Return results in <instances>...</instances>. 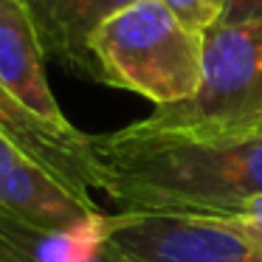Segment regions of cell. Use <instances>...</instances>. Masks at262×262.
Returning <instances> with one entry per match:
<instances>
[{"mask_svg": "<svg viewBox=\"0 0 262 262\" xmlns=\"http://www.w3.org/2000/svg\"><path fill=\"white\" fill-rule=\"evenodd\" d=\"M102 192L127 211L226 220L262 198V136L237 144H192L133 124L91 136Z\"/></svg>", "mask_w": 262, "mask_h": 262, "instance_id": "obj_1", "label": "cell"}, {"mask_svg": "<svg viewBox=\"0 0 262 262\" xmlns=\"http://www.w3.org/2000/svg\"><path fill=\"white\" fill-rule=\"evenodd\" d=\"M133 127L192 144L262 136V17L220 23L203 34V74L189 99L155 107Z\"/></svg>", "mask_w": 262, "mask_h": 262, "instance_id": "obj_2", "label": "cell"}, {"mask_svg": "<svg viewBox=\"0 0 262 262\" xmlns=\"http://www.w3.org/2000/svg\"><path fill=\"white\" fill-rule=\"evenodd\" d=\"M99 82L138 93L155 107L189 99L203 74V34L161 0H138L93 37Z\"/></svg>", "mask_w": 262, "mask_h": 262, "instance_id": "obj_3", "label": "cell"}, {"mask_svg": "<svg viewBox=\"0 0 262 262\" xmlns=\"http://www.w3.org/2000/svg\"><path fill=\"white\" fill-rule=\"evenodd\" d=\"M107 243L124 262H262L259 245L237 228L169 211H116Z\"/></svg>", "mask_w": 262, "mask_h": 262, "instance_id": "obj_4", "label": "cell"}, {"mask_svg": "<svg viewBox=\"0 0 262 262\" xmlns=\"http://www.w3.org/2000/svg\"><path fill=\"white\" fill-rule=\"evenodd\" d=\"M0 209L34 226L71 228L102 214L91 194H79L46 172L0 133Z\"/></svg>", "mask_w": 262, "mask_h": 262, "instance_id": "obj_5", "label": "cell"}, {"mask_svg": "<svg viewBox=\"0 0 262 262\" xmlns=\"http://www.w3.org/2000/svg\"><path fill=\"white\" fill-rule=\"evenodd\" d=\"M0 85L26 110L62 136H79L54 99L46 76V51L26 0H0Z\"/></svg>", "mask_w": 262, "mask_h": 262, "instance_id": "obj_6", "label": "cell"}, {"mask_svg": "<svg viewBox=\"0 0 262 262\" xmlns=\"http://www.w3.org/2000/svg\"><path fill=\"white\" fill-rule=\"evenodd\" d=\"M0 133L74 192L91 194V189L104 186L91 136L88 133L62 136L51 130L31 110H26L12 93L3 91V85H0Z\"/></svg>", "mask_w": 262, "mask_h": 262, "instance_id": "obj_7", "label": "cell"}, {"mask_svg": "<svg viewBox=\"0 0 262 262\" xmlns=\"http://www.w3.org/2000/svg\"><path fill=\"white\" fill-rule=\"evenodd\" d=\"M138 0H26L46 57L62 62L71 74L99 82L93 37L104 23L136 6Z\"/></svg>", "mask_w": 262, "mask_h": 262, "instance_id": "obj_8", "label": "cell"}, {"mask_svg": "<svg viewBox=\"0 0 262 262\" xmlns=\"http://www.w3.org/2000/svg\"><path fill=\"white\" fill-rule=\"evenodd\" d=\"M107 211L71 228H46L0 209V262H124L107 243Z\"/></svg>", "mask_w": 262, "mask_h": 262, "instance_id": "obj_9", "label": "cell"}, {"mask_svg": "<svg viewBox=\"0 0 262 262\" xmlns=\"http://www.w3.org/2000/svg\"><path fill=\"white\" fill-rule=\"evenodd\" d=\"M161 3L172 14H178L186 26H192L194 31L206 34V31H211L214 26L223 23L231 0H161Z\"/></svg>", "mask_w": 262, "mask_h": 262, "instance_id": "obj_10", "label": "cell"}, {"mask_svg": "<svg viewBox=\"0 0 262 262\" xmlns=\"http://www.w3.org/2000/svg\"><path fill=\"white\" fill-rule=\"evenodd\" d=\"M254 17H262V0H231L223 23H245Z\"/></svg>", "mask_w": 262, "mask_h": 262, "instance_id": "obj_11", "label": "cell"}, {"mask_svg": "<svg viewBox=\"0 0 262 262\" xmlns=\"http://www.w3.org/2000/svg\"><path fill=\"white\" fill-rule=\"evenodd\" d=\"M239 234H243V231H239ZM248 239H251V243H256V245H259V251H262V237H259V239H254V237H248Z\"/></svg>", "mask_w": 262, "mask_h": 262, "instance_id": "obj_12", "label": "cell"}]
</instances>
